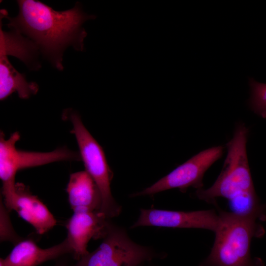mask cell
Masks as SVG:
<instances>
[{
	"label": "cell",
	"instance_id": "1",
	"mask_svg": "<svg viewBox=\"0 0 266 266\" xmlns=\"http://www.w3.org/2000/svg\"><path fill=\"white\" fill-rule=\"evenodd\" d=\"M17 3L18 14L14 18L7 17V25L32 39L57 68L62 69V55L67 46L83 50L87 33L82 26L95 18L94 15L84 13L78 5L57 11L38 0H21Z\"/></svg>",
	"mask_w": 266,
	"mask_h": 266
},
{
	"label": "cell",
	"instance_id": "2",
	"mask_svg": "<svg viewBox=\"0 0 266 266\" xmlns=\"http://www.w3.org/2000/svg\"><path fill=\"white\" fill-rule=\"evenodd\" d=\"M214 245L209 256L200 266H264L259 258H252L250 245L264 229L259 217L219 210Z\"/></svg>",
	"mask_w": 266,
	"mask_h": 266
},
{
	"label": "cell",
	"instance_id": "3",
	"mask_svg": "<svg viewBox=\"0 0 266 266\" xmlns=\"http://www.w3.org/2000/svg\"><path fill=\"white\" fill-rule=\"evenodd\" d=\"M248 133L244 124L237 126L233 137L227 144L228 153L221 173L210 188L197 190L199 199L212 203L216 198L222 197L233 205L257 197L246 152Z\"/></svg>",
	"mask_w": 266,
	"mask_h": 266
},
{
	"label": "cell",
	"instance_id": "4",
	"mask_svg": "<svg viewBox=\"0 0 266 266\" xmlns=\"http://www.w3.org/2000/svg\"><path fill=\"white\" fill-rule=\"evenodd\" d=\"M64 115L71 123V133L76 138L85 170L92 177L100 190L101 197L100 212L108 219L118 216L122 208L111 194L110 183L113 172L102 148L86 129L78 113L68 109L65 111Z\"/></svg>",
	"mask_w": 266,
	"mask_h": 266
},
{
	"label": "cell",
	"instance_id": "5",
	"mask_svg": "<svg viewBox=\"0 0 266 266\" xmlns=\"http://www.w3.org/2000/svg\"><path fill=\"white\" fill-rule=\"evenodd\" d=\"M164 257L152 248L134 242L124 229L111 222L100 245L73 266H139Z\"/></svg>",
	"mask_w": 266,
	"mask_h": 266
},
{
	"label": "cell",
	"instance_id": "6",
	"mask_svg": "<svg viewBox=\"0 0 266 266\" xmlns=\"http://www.w3.org/2000/svg\"><path fill=\"white\" fill-rule=\"evenodd\" d=\"M16 132L5 139L0 135V178L4 199L11 197L15 191V177L20 170L62 161L81 160L79 152L62 147L49 152H38L17 149L16 143L20 139Z\"/></svg>",
	"mask_w": 266,
	"mask_h": 266
},
{
	"label": "cell",
	"instance_id": "7",
	"mask_svg": "<svg viewBox=\"0 0 266 266\" xmlns=\"http://www.w3.org/2000/svg\"><path fill=\"white\" fill-rule=\"evenodd\" d=\"M223 149V146H218L200 152L153 185L131 196L152 195L174 188L182 192L191 187L201 189L205 172L221 157Z\"/></svg>",
	"mask_w": 266,
	"mask_h": 266
},
{
	"label": "cell",
	"instance_id": "8",
	"mask_svg": "<svg viewBox=\"0 0 266 266\" xmlns=\"http://www.w3.org/2000/svg\"><path fill=\"white\" fill-rule=\"evenodd\" d=\"M218 214L213 210L178 211L157 209H141L137 221L131 226L135 228L153 226L172 228H199L215 232Z\"/></svg>",
	"mask_w": 266,
	"mask_h": 266
},
{
	"label": "cell",
	"instance_id": "9",
	"mask_svg": "<svg viewBox=\"0 0 266 266\" xmlns=\"http://www.w3.org/2000/svg\"><path fill=\"white\" fill-rule=\"evenodd\" d=\"M100 211H77L67 220V239L77 261L89 253L87 245L91 239H102L111 222Z\"/></svg>",
	"mask_w": 266,
	"mask_h": 266
},
{
	"label": "cell",
	"instance_id": "10",
	"mask_svg": "<svg viewBox=\"0 0 266 266\" xmlns=\"http://www.w3.org/2000/svg\"><path fill=\"white\" fill-rule=\"evenodd\" d=\"M12 210H15L39 234L46 233L57 224L56 219L46 206L22 183H16L15 194L8 209L9 212Z\"/></svg>",
	"mask_w": 266,
	"mask_h": 266
},
{
	"label": "cell",
	"instance_id": "11",
	"mask_svg": "<svg viewBox=\"0 0 266 266\" xmlns=\"http://www.w3.org/2000/svg\"><path fill=\"white\" fill-rule=\"evenodd\" d=\"M69 253L73 254V250L66 238L61 243L45 249L39 247L32 239H23L2 259L6 266H37Z\"/></svg>",
	"mask_w": 266,
	"mask_h": 266
},
{
	"label": "cell",
	"instance_id": "12",
	"mask_svg": "<svg viewBox=\"0 0 266 266\" xmlns=\"http://www.w3.org/2000/svg\"><path fill=\"white\" fill-rule=\"evenodd\" d=\"M66 191L73 211H100L101 197L91 175L86 170L71 173Z\"/></svg>",
	"mask_w": 266,
	"mask_h": 266
},
{
	"label": "cell",
	"instance_id": "13",
	"mask_svg": "<svg viewBox=\"0 0 266 266\" xmlns=\"http://www.w3.org/2000/svg\"><path fill=\"white\" fill-rule=\"evenodd\" d=\"M38 90L37 84L29 82L11 64L6 55L0 54V99L16 92L21 99H28Z\"/></svg>",
	"mask_w": 266,
	"mask_h": 266
},
{
	"label": "cell",
	"instance_id": "14",
	"mask_svg": "<svg viewBox=\"0 0 266 266\" xmlns=\"http://www.w3.org/2000/svg\"><path fill=\"white\" fill-rule=\"evenodd\" d=\"M250 97L248 100L250 108L263 118H266V83L257 82L249 78Z\"/></svg>",
	"mask_w": 266,
	"mask_h": 266
},
{
	"label": "cell",
	"instance_id": "15",
	"mask_svg": "<svg viewBox=\"0 0 266 266\" xmlns=\"http://www.w3.org/2000/svg\"><path fill=\"white\" fill-rule=\"evenodd\" d=\"M10 212L1 200L0 204V239L1 242L10 241L16 244L23 238L15 231L10 219Z\"/></svg>",
	"mask_w": 266,
	"mask_h": 266
},
{
	"label": "cell",
	"instance_id": "16",
	"mask_svg": "<svg viewBox=\"0 0 266 266\" xmlns=\"http://www.w3.org/2000/svg\"><path fill=\"white\" fill-rule=\"evenodd\" d=\"M55 266H67L65 264H63L61 263V264H57Z\"/></svg>",
	"mask_w": 266,
	"mask_h": 266
}]
</instances>
